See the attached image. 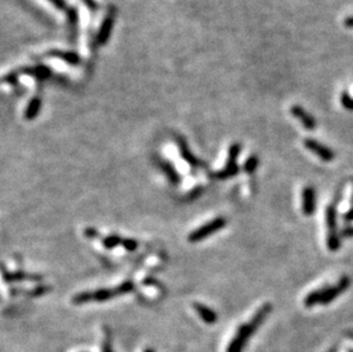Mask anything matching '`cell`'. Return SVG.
I'll return each mask as SVG.
<instances>
[{"label": "cell", "mask_w": 353, "mask_h": 352, "mask_svg": "<svg viewBox=\"0 0 353 352\" xmlns=\"http://www.w3.org/2000/svg\"><path fill=\"white\" fill-rule=\"evenodd\" d=\"M239 170H240V167L238 166L236 162H228L227 166L224 167L222 170L218 171V173H216V178L220 180L230 179L239 173Z\"/></svg>", "instance_id": "5bb4252c"}, {"label": "cell", "mask_w": 353, "mask_h": 352, "mask_svg": "<svg viewBox=\"0 0 353 352\" xmlns=\"http://www.w3.org/2000/svg\"><path fill=\"white\" fill-rule=\"evenodd\" d=\"M143 352H154L152 349H150V347H148V349H145Z\"/></svg>", "instance_id": "d6a6232c"}, {"label": "cell", "mask_w": 353, "mask_h": 352, "mask_svg": "<svg viewBox=\"0 0 353 352\" xmlns=\"http://www.w3.org/2000/svg\"><path fill=\"white\" fill-rule=\"evenodd\" d=\"M114 24V12H108V15L105 16L102 24H101L100 31L96 37V41L99 45H105L108 42L110 36H111V31Z\"/></svg>", "instance_id": "52a82bcc"}, {"label": "cell", "mask_w": 353, "mask_h": 352, "mask_svg": "<svg viewBox=\"0 0 353 352\" xmlns=\"http://www.w3.org/2000/svg\"><path fill=\"white\" fill-rule=\"evenodd\" d=\"M302 210L306 216H312L316 210V190L312 187H305L302 191Z\"/></svg>", "instance_id": "ba28073f"}, {"label": "cell", "mask_w": 353, "mask_h": 352, "mask_svg": "<svg viewBox=\"0 0 353 352\" xmlns=\"http://www.w3.org/2000/svg\"><path fill=\"white\" fill-rule=\"evenodd\" d=\"M241 152V144L240 143H233L230 148H229V159L228 162H236L238 156Z\"/></svg>", "instance_id": "44dd1931"}, {"label": "cell", "mask_w": 353, "mask_h": 352, "mask_svg": "<svg viewBox=\"0 0 353 352\" xmlns=\"http://www.w3.org/2000/svg\"><path fill=\"white\" fill-rule=\"evenodd\" d=\"M344 25H345L346 28H348V29H353V16L346 17V19L344 20Z\"/></svg>", "instance_id": "1f68e13d"}, {"label": "cell", "mask_w": 353, "mask_h": 352, "mask_svg": "<svg viewBox=\"0 0 353 352\" xmlns=\"http://www.w3.org/2000/svg\"><path fill=\"white\" fill-rule=\"evenodd\" d=\"M121 245L123 248L126 250H129V252H134V250H136L139 247L138 240L135 239H122Z\"/></svg>", "instance_id": "cb8c5ba5"}, {"label": "cell", "mask_w": 353, "mask_h": 352, "mask_svg": "<svg viewBox=\"0 0 353 352\" xmlns=\"http://www.w3.org/2000/svg\"><path fill=\"white\" fill-rule=\"evenodd\" d=\"M351 280L347 276H343L339 281L333 286H326L325 288H320L308 293L304 300V304L306 307H312L317 304H329L334 300L343 294L348 288Z\"/></svg>", "instance_id": "7a4b0ae2"}, {"label": "cell", "mask_w": 353, "mask_h": 352, "mask_svg": "<svg viewBox=\"0 0 353 352\" xmlns=\"http://www.w3.org/2000/svg\"><path fill=\"white\" fill-rule=\"evenodd\" d=\"M227 226V219L224 217H216L213 221L206 223L205 226L196 229L195 231H192L188 237V240L190 243H198L202 239L207 238L211 235H214L216 231L220 230Z\"/></svg>", "instance_id": "3957f363"}, {"label": "cell", "mask_w": 353, "mask_h": 352, "mask_svg": "<svg viewBox=\"0 0 353 352\" xmlns=\"http://www.w3.org/2000/svg\"><path fill=\"white\" fill-rule=\"evenodd\" d=\"M341 103L343 108H345L348 111H353V98H351L350 94L346 92H343L341 95Z\"/></svg>", "instance_id": "603a6c76"}, {"label": "cell", "mask_w": 353, "mask_h": 352, "mask_svg": "<svg viewBox=\"0 0 353 352\" xmlns=\"http://www.w3.org/2000/svg\"><path fill=\"white\" fill-rule=\"evenodd\" d=\"M81 2L83 3V5H85L90 11H92V12L98 11L99 5H98V3L95 2V0H81Z\"/></svg>", "instance_id": "4316f807"}, {"label": "cell", "mask_w": 353, "mask_h": 352, "mask_svg": "<svg viewBox=\"0 0 353 352\" xmlns=\"http://www.w3.org/2000/svg\"><path fill=\"white\" fill-rule=\"evenodd\" d=\"M102 352H113L112 345H111V340H110L109 334H107V336L104 338L103 345H102Z\"/></svg>", "instance_id": "83f0119b"}, {"label": "cell", "mask_w": 353, "mask_h": 352, "mask_svg": "<svg viewBox=\"0 0 353 352\" xmlns=\"http://www.w3.org/2000/svg\"><path fill=\"white\" fill-rule=\"evenodd\" d=\"M272 310V305L270 303H266L263 304L257 312L253 316L248 323L238 328L236 335L232 337L230 344L227 347V352H242L245 349L247 342L249 341V338L253 336V334L257 331L258 327L261 326L262 323L266 320L267 317L269 316Z\"/></svg>", "instance_id": "6da1fadb"}, {"label": "cell", "mask_w": 353, "mask_h": 352, "mask_svg": "<svg viewBox=\"0 0 353 352\" xmlns=\"http://www.w3.org/2000/svg\"><path fill=\"white\" fill-rule=\"evenodd\" d=\"M41 109V100L39 98H33L30 101L28 107L25 109L24 118L28 120H32L36 118Z\"/></svg>", "instance_id": "4fadbf2b"}, {"label": "cell", "mask_w": 353, "mask_h": 352, "mask_svg": "<svg viewBox=\"0 0 353 352\" xmlns=\"http://www.w3.org/2000/svg\"><path fill=\"white\" fill-rule=\"evenodd\" d=\"M193 306H195L197 314L199 315L200 318L204 320L206 324L213 325L216 323V320H217V315H216V312L213 309L206 306L205 304H201V303H195Z\"/></svg>", "instance_id": "9c48e42d"}, {"label": "cell", "mask_w": 353, "mask_h": 352, "mask_svg": "<svg viewBox=\"0 0 353 352\" xmlns=\"http://www.w3.org/2000/svg\"><path fill=\"white\" fill-rule=\"evenodd\" d=\"M341 236L343 237H353V227H347L343 229L341 232Z\"/></svg>", "instance_id": "f546056e"}, {"label": "cell", "mask_w": 353, "mask_h": 352, "mask_svg": "<svg viewBox=\"0 0 353 352\" xmlns=\"http://www.w3.org/2000/svg\"><path fill=\"white\" fill-rule=\"evenodd\" d=\"M159 166H160V168L166 174V176H167V178H168V180L171 183L176 184V183L180 182V175H179V173L175 170L174 167L171 166L169 162L160 161V162H159Z\"/></svg>", "instance_id": "2e32d148"}, {"label": "cell", "mask_w": 353, "mask_h": 352, "mask_svg": "<svg viewBox=\"0 0 353 352\" xmlns=\"http://www.w3.org/2000/svg\"><path fill=\"white\" fill-rule=\"evenodd\" d=\"M20 73H25L33 77L45 79L50 77L51 70L47 67H31V68H24L20 70Z\"/></svg>", "instance_id": "9a60e30c"}, {"label": "cell", "mask_w": 353, "mask_h": 352, "mask_svg": "<svg viewBox=\"0 0 353 352\" xmlns=\"http://www.w3.org/2000/svg\"><path fill=\"white\" fill-rule=\"evenodd\" d=\"M326 226L328 228V233L337 232V212L334 204H330L326 208Z\"/></svg>", "instance_id": "8fae6325"}, {"label": "cell", "mask_w": 353, "mask_h": 352, "mask_svg": "<svg viewBox=\"0 0 353 352\" xmlns=\"http://www.w3.org/2000/svg\"><path fill=\"white\" fill-rule=\"evenodd\" d=\"M135 288V286L133 284V281H125L121 285H119L116 287L117 295H123V294H128L130 292H133Z\"/></svg>", "instance_id": "7402d4cb"}, {"label": "cell", "mask_w": 353, "mask_h": 352, "mask_svg": "<svg viewBox=\"0 0 353 352\" xmlns=\"http://www.w3.org/2000/svg\"><path fill=\"white\" fill-rule=\"evenodd\" d=\"M348 336H351V337H353V333H348Z\"/></svg>", "instance_id": "836d02e7"}, {"label": "cell", "mask_w": 353, "mask_h": 352, "mask_svg": "<svg viewBox=\"0 0 353 352\" xmlns=\"http://www.w3.org/2000/svg\"><path fill=\"white\" fill-rule=\"evenodd\" d=\"M327 247L332 252H336L341 247V233H328L327 236Z\"/></svg>", "instance_id": "e0dca14e"}, {"label": "cell", "mask_w": 353, "mask_h": 352, "mask_svg": "<svg viewBox=\"0 0 353 352\" xmlns=\"http://www.w3.org/2000/svg\"><path fill=\"white\" fill-rule=\"evenodd\" d=\"M343 219L346 222H353V208L347 210V212L343 215Z\"/></svg>", "instance_id": "4dcf8cb0"}, {"label": "cell", "mask_w": 353, "mask_h": 352, "mask_svg": "<svg viewBox=\"0 0 353 352\" xmlns=\"http://www.w3.org/2000/svg\"><path fill=\"white\" fill-rule=\"evenodd\" d=\"M179 144V149H180V153L181 156L183 157V159L189 162L191 166H198L199 165V160L197 159V158L193 156V153L189 150L187 143H185V141L183 139H179L178 141Z\"/></svg>", "instance_id": "7c38bea8"}, {"label": "cell", "mask_w": 353, "mask_h": 352, "mask_svg": "<svg viewBox=\"0 0 353 352\" xmlns=\"http://www.w3.org/2000/svg\"><path fill=\"white\" fill-rule=\"evenodd\" d=\"M102 243H103L105 248L112 249L114 247H117L119 244H121L122 239L119 236H117V235H111V236L105 237V238L102 240Z\"/></svg>", "instance_id": "d6986e66"}, {"label": "cell", "mask_w": 353, "mask_h": 352, "mask_svg": "<svg viewBox=\"0 0 353 352\" xmlns=\"http://www.w3.org/2000/svg\"><path fill=\"white\" fill-rule=\"evenodd\" d=\"M347 352H353V349H348Z\"/></svg>", "instance_id": "e575fe53"}, {"label": "cell", "mask_w": 353, "mask_h": 352, "mask_svg": "<svg viewBox=\"0 0 353 352\" xmlns=\"http://www.w3.org/2000/svg\"><path fill=\"white\" fill-rule=\"evenodd\" d=\"M48 55L51 57H54V59H59L61 61H64L65 63L71 64V65H77L80 62V57L78 54L73 52H63V51H52L48 53Z\"/></svg>", "instance_id": "30bf717a"}, {"label": "cell", "mask_w": 353, "mask_h": 352, "mask_svg": "<svg viewBox=\"0 0 353 352\" xmlns=\"http://www.w3.org/2000/svg\"><path fill=\"white\" fill-rule=\"evenodd\" d=\"M290 113L292 116L296 118V119L301 122L304 128L308 130H313L317 127V120L312 114L308 113L305 109L302 108L301 105H293L290 108Z\"/></svg>", "instance_id": "8992f818"}, {"label": "cell", "mask_w": 353, "mask_h": 352, "mask_svg": "<svg viewBox=\"0 0 353 352\" xmlns=\"http://www.w3.org/2000/svg\"><path fill=\"white\" fill-rule=\"evenodd\" d=\"M304 145H305V148L307 149L308 151L315 153V155L319 157L321 160L327 161V162L334 160L335 153L333 152L332 149L326 147V145H324V144L319 143L317 140L306 139L305 141H304Z\"/></svg>", "instance_id": "5b68a950"}, {"label": "cell", "mask_w": 353, "mask_h": 352, "mask_svg": "<svg viewBox=\"0 0 353 352\" xmlns=\"http://www.w3.org/2000/svg\"><path fill=\"white\" fill-rule=\"evenodd\" d=\"M4 278H5L6 281H21L25 279L37 280L39 279V277L29 276L24 274V272H15V274H4Z\"/></svg>", "instance_id": "ac0fdd59"}, {"label": "cell", "mask_w": 353, "mask_h": 352, "mask_svg": "<svg viewBox=\"0 0 353 352\" xmlns=\"http://www.w3.org/2000/svg\"><path fill=\"white\" fill-rule=\"evenodd\" d=\"M257 166H258V158H257V156H250L248 159L245 161V164H244V166H242V168H244V170L246 171V173L251 174V173H254V171L256 170V168H257Z\"/></svg>", "instance_id": "ffe728a7"}, {"label": "cell", "mask_w": 353, "mask_h": 352, "mask_svg": "<svg viewBox=\"0 0 353 352\" xmlns=\"http://www.w3.org/2000/svg\"><path fill=\"white\" fill-rule=\"evenodd\" d=\"M48 2H50L53 6L60 11H67L68 12V10H69L67 3H65V0H48Z\"/></svg>", "instance_id": "484cf974"}, {"label": "cell", "mask_w": 353, "mask_h": 352, "mask_svg": "<svg viewBox=\"0 0 353 352\" xmlns=\"http://www.w3.org/2000/svg\"><path fill=\"white\" fill-rule=\"evenodd\" d=\"M85 236L88 237V238H96L99 236V232L93 228H87L85 230Z\"/></svg>", "instance_id": "f1b7e54d"}, {"label": "cell", "mask_w": 353, "mask_h": 352, "mask_svg": "<svg viewBox=\"0 0 353 352\" xmlns=\"http://www.w3.org/2000/svg\"><path fill=\"white\" fill-rule=\"evenodd\" d=\"M117 295L116 288L114 289H98L95 292H82L79 293L77 295H74L72 298V302L76 303V304H82V303H87L91 301H98V302H103L108 301L110 298H113Z\"/></svg>", "instance_id": "277c9868"}, {"label": "cell", "mask_w": 353, "mask_h": 352, "mask_svg": "<svg viewBox=\"0 0 353 352\" xmlns=\"http://www.w3.org/2000/svg\"><path fill=\"white\" fill-rule=\"evenodd\" d=\"M68 19H69V23L76 26L77 22H78V11L77 8H70L68 10Z\"/></svg>", "instance_id": "d4e9b609"}]
</instances>
